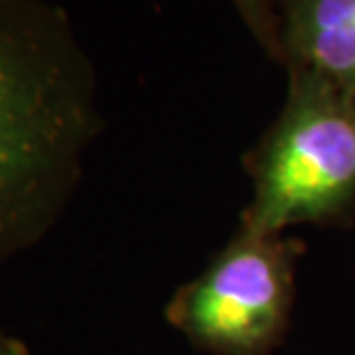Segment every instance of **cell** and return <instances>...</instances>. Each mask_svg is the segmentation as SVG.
I'll list each match as a JSON object with an SVG mask.
<instances>
[{
  "label": "cell",
  "mask_w": 355,
  "mask_h": 355,
  "mask_svg": "<svg viewBox=\"0 0 355 355\" xmlns=\"http://www.w3.org/2000/svg\"><path fill=\"white\" fill-rule=\"evenodd\" d=\"M0 355H28V349L0 328Z\"/></svg>",
  "instance_id": "obj_6"
},
{
  "label": "cell",
  "mask_w": 355,
  "mask_h": 355,
  "mask_svg": "<svg viewBox=\"0 0 355 355\" xmlns=\"http://www.w3.org/2000/svg\"><path fill=\"white\" fill-rule=\"evenodd\" d=\"M303 241L239 225L209 266L179 286L165 319L211 355H270L282 344L296 300Z\"/></svg>",
  "instance_id": "obj_3"
},
{
  "label": "cell",
  "mask_w": 355,
  "mask_h": 355,
  "mask_svg": "<svg viewBox=\"0 0 355 355\" xmlns=\"http://www.w3.org/2000/svg\"><path fill=\"white\" fill-rule=\"evenodd\" d=\"M275 62L314 73L355 101V0H279Z\"/></svg>",
  "instance_id": "obj_4"
},
{
  "label": "cell",
  "mask_w": 355,
  "mask_h": 355,
  "mask_svg": "<svg viewBox=\"0 0 355 355\" xmlns=\"http://www.w3.org/2000/svg\"><path fill=\"white\" fill-rule=\"evenodd\" d=\"M282 110L243 156L252 200L241 225L284 234L355 216V101L309 71H286Z\"/></svg>",
  "instance_id": "obj_2"
},
{
  "label": "cell",
  "mask_w": 355,
  "mask_h": 355,
  "mask_svg": "<svg viewBox=\"0 0 355 355\" xmlns=\"http://www.w3.org/2000/svg\"><path fill=\"white\" fill-rule=\"evenodd\" d=\"M96 69L64 7L0 0V263L58 223L101 133Z\"/></svg>",
  "instance_id": "obj_1"
},
{
  "label": "cell",
  "mask_w": 355,
  "mask_h": 355,
  "mask_svg": "<svg viewBox=\"0 0 355 355\" xmlns=\"http://www.w3.org/2000/svg\"><path fill=\"white\" fill-rule=\"evenodd\" d=\"M241 21L250 30L254 42L270 60L277 53V5L279 0H232Z\"/></svg>",
  "instance_id": "obj_5"
}]
</instances>
